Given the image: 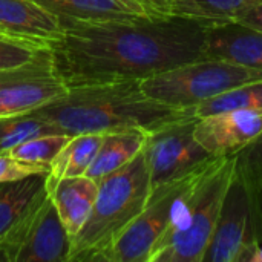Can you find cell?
Segmentation results:
<instances>
[{"label":"cell","instance_id":"4","mask_svg":"<svg viewBox=\"0 0 262 262\" xmlns=\"http://www.w3.org/2000/svg\"><path fill=\"white\" fill-rule=\"evenodd\" d=\"M235 169L236 155L218 157L203 169L147 262H203Z\"/></svg>","mask_w":262,"mask_h":262},{"label":"cell","instance_id":"8","mask_svg":"<svg viewBox=\"0 0 262 262\" xmlns=\"http://www.w3.org/2000/svg\"><path fill=\"white\" fill-rule=\"evenodd\" d=\"M206 166L183 180L152 189L144 209L112 246L107 262H147L154 246L169 227L184 193Z\"/></svg>","mask_w":262,"mask_h":262},{"label":"cell","instance_id":"6","mask_svg":"<svg viewBox=\"0 0 262 262\" xmlns=\"http://www.w3.org/2000/svg\"><path fill=\"white\" fill-rule=\"evenodd\" d=\"M261 243L262 186L235 169L203 262H253Z\"/></svg>","mask_w":262,"mask_h":262},{"label":"cell","instance_id":"7","mask_svg":"<svg viewBox=\"0 0 262 262\" xmlns=\"http://www.w3.org/2000/svg\"><path fill=\"white\" fill-rule=\"evenodd\" d=\"M196 114L169 121L146 134L143 154L150 187L183 180L216 157H212L195 138Z\"/></svg>","mask_w":262,"mask_h":262},{"label":"cell","instance_id":"17","mask_svg":"<svg viewBox=\"0 0 262 262\" xmlns=\"http://www.w3.org/2000/svg\"><path fill=\"white\" fill-rule=\"evenodd\" d=\"M46 175L48 173H35L0 184V239L25 212L48 195Z\"/></svg>","mask_w":262,"mask_h":262},{"label":"cell","instance_id":"12","mask_svg":"<svg viewBox=\"0 0 262 262\" xmlns=\"http://www.w3.org/2000/svg\"><path fill=\"white\" fill-rule=\"evenodd\" d=\"M71 236L48 195L34 215L15 262H68Z\"/></svg>","mask_w":262,"mask_h":262},{"label":"cell","instance_id":"27","mask_svg":"<svg viewBox=\"0 0 262 262\" xmlns=\"http://www.w3.org/2000/svg\"><path fill=\"white\" fill-rule=\"evenodd\" d=\"M239 21L262 31V2L258 6H255L252 11H249Z\"/></svg>","mask_w":262,"mask_h":262},{"label":"cell","instance_id":"28","mask_svg":"<svg viewBox=\"0 0 262 262\" xmlns=\"http://www.w3.org/2000/svg\"><path fill=\"white\" fill-rule=\"evenodd\" d=\"M0 35H5V34H2V31H0Z\"/></svg>","mask_w":262,"mask_h":262},{"label":"cell","instance_id":"14","mask_svg":"<svg viewBox=\"0 0 262 262\" xmlns=\"http://www.w3.org/2000/svg\"><path fill=\"white\" fill-rule=\"evenodd\" d=\"M48 195L68 235L75 236L88 221L98 195V181L80 175L46 184Z\"/></svg>","mask_w":262,"mask_h":262},{"label":"cell","instance_id":"16","mask_svg":"<svg viewBox=\"0 0 262 262\" xmlns=\"http://www.w3.org/2000/svg\"><path fill=\"white\" fill-rule=\"evenodd\" d=\"M146 134V130L135 127L103 134L101 146L88 169L86 177L100 181L126 166L143 150Z\"/></svg>","mask_w":262,"mask_h":262},{"label":"cell","instance_id":"9","mask_svg":"<svg viewBox=\"0 0 262 262\" xmlns=\"http://www.w3.org/2000/svg\"><path fill=\"white\" fill-rule=\"evenodd\" d=\"M68 92L49 46L17 68L0 71V117L31 112Z\"/></svg>","mask_w":262,"mask_h":262},{"label":"cell","instance_id":"11","mask_svg":"<svg viewBox=\"0 0 262 262\" xmlns=\"http://www.w3.org/2000/svg\"><path fill=\"white\" fill-rule=\"evenodd\" d=\"M204 58L262 71V31L239 20L213 21L206 29Z\"/></svg>","mask_w":262,"mask_h":262},{"label":"cell","instance_id":"5","mask_svg":"<svg viewBox=\"0 0 262 262\" xmlns=\"http://www.w3.org/2000/svg\"><path fill=\"white\" fill-rule=\"evenodd\" d=\"M262 80V71L221 60H196L140 80L143 92L160 103L189 109L236 86Z\"/></svg>","mask_w":262,"mask_h":262},{"label":"cell","instance_id":"2","mask_svg":"<svg viewBox=\"0 0 262 262\" xmlns=\"http://www.w3.org/2000/svg\"><path fill=\"white\" fill-rule=\"evenodd\" d=\"M32 112L72 137L134 127L149 132L195 114V107L160 103L143 92L140 80H118L69 88L64 95Z\"/></svg>","mask_w":262,"mask_h":262},{"label":"cell","instance_id":"1","mask_svg":"<svg viewBox=\"0 0 262 262\" xmlns=\"http://www.w3.org/2000/svg\"><path fill=\"white\" fill-rule=\"evenodd\" d=\"M63 32L49 45L54 66L69 88L143 80L204 58L212 21L181 15H141L127 20H60Z\"/></svg>","mask_w":262,"mask_h":262},{"label":"cell","instance_id":"3","mask_svg":"<svg viewBox=\"0 0 262 262\" xmlns=\"http://www.w3.org/2000/svg\"><path fill=\"white\" fill-rule=\"evenodd\" d=\"M150 190L143 150L126 166L100 180L92 212L81 230L71 238L68 262H107L112 246L144 209Z\"/></svg>","mask_w":262,"mask_h":262},{"label":"cell","instance_id":"20","mask_svg":"<svg viewBox=\"0 0 262 262\" xmlns=\"http://www.w3.org/2000/svg\"><path fill=\"white\" fill-rule=\"evenodd\" d=\"M54 134L64 132L58 126L51 121H46L32 111L17 115L0 117V155L9 154L12 149L31 138Z\"/></svg>","mask_w":262,"mask_h":262},{"label":"cell","instance_id":"19","mask_svg":"<svg viewBox=\"0 0 262 262\" xmlns=\"http://www.w3.org/2000/svg\"><path fill=\"white\" fill-rule=\"evenodd\" d=\"M262 0H170V14L201 21L241 20Z\"/></svg>","mask_w":262,"mask_h":262},{"label":"cell","instance_id":"25","mask_svg":"<svg viewBox=\"0 0 262 262\" xmlns=\"http://www.w3.org/2000/svg\"><path fill=\"white\" fill-rule=\"evenodd\" d=\"M49 167L41 164H31L11 157L9 154L0 155V184L17 181L35 173H48Z\"/></svg>","mask_w":262,"mask_h":262},{"label":"cell","instance_id":"24","mask_svg":"<svg viewBox=\"0 0 262 262\" xmlns=\"http://www.w3.org/2000/svg\"><path fill=\"white\" fill-rule=\"evenodd\" d=\"M236 169L252 184L262 186V132L236 155Z\"/></svg>","mask_w":262,"mask_h":262},{"label":"cell","instance_id":"15","mask_svg":"<svg viewBox=\"0 0 262 262\" xmlns=\"http://www.w3.org/2000/svg\"><path fill=\"white\" fill-rule=\"evenodd\" d=\"M58 20L101 21L149 15L138 0H32Z\"/></svg>","mask_w":262,"mask_h":262},{"label":"cell","instance_id":"10","mask_svg":"<svg viewBox=\"0 0 262 262\" xmlns=\"http://www.w3.org/2000/svg\"><path fill=\"white\" fill-rule=\"evenodd\" d=\"M262 132V111H227L201 117L195 124L196 141L212 157L238 155Z\"/></svg>","mask_w":262,"mask_h":262},{"label":"cell","instance_id":"18","mask_svg":"<svg viewBox=\"0 0 262 262\" xmlns=\"http://www.w3.org/2000/svg\"><path fill=\"white\" fill-rule=\"evenodd\" d=\"M101 141L103 134L72 135L49 164L46 184H52L61 178L86 175L101 146Z\"/></svg>","mask_w":262,"mask_h":262},{"label":"cell","instance_id":"23","mask_svg":"<svg viewBox=\"0 0 262 262\" xmlns=\"http://www.w3.org/2000/svg\"><path fill=\"white\" fill-rule=\"evenodd\" d=\"M41 48L45 46L8 35H0V71L17 68L31 61Z\"/></svg>","mask_w":262,"mask_h":262},{"label":"cell","instance_id":"13","mask_svg":"<svg viewBox=\"0 0 262 262\" xmlns=\"http://www.w3.org/2000/svg\"><path fill=\"white\" fill-rule=\"evenodd\" d=\"M2 34L40 46H49L61 32L58 17L32 0H0Z\"/></svg>","mask_w":262,"mask_h":262},{"label":"cell","instance_id":"21","mask_svg":"<svg viewBox=\"0 0 262 262\" xmlns=\"http://www.w3.org/2000/svg\"><path fill=\"white\" fill-rule=\"evenodd\" d=\"M227 111H262V80L236 86L195 107L198 118Z\"/></svg>","mask_w":262,"mask_h":262},{"label":"cell","instance_id":"26","mask_svg":"<svg viewBox=\"0 0 262 262\" xmlns=\"http://www.w3.org/2000/svg\"><path fill=\"white\" fill-rule=\"evenodd\" d=\"M149 15H169L170 0H138Z\"/></svg>","mask_w":262,"mask_h":262},{"label":"cell","instance_id":"22","mask_svg":"<svg viewBox=\"0 0 262 262\" xmlns=\"http://www.w3.org/2000/svg\"><path fill=\"white\" fill-rule=\"evenodd\" d=\"M71 135L66 134H54V135H43L37 138H31L15 149L9 152L11 157L31 163V164H41L48 166L57 157V154L63 149V146L69 141Z\"/></svg>","mask_w":262,"mask_h":262}]
</instances>
